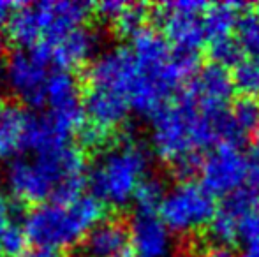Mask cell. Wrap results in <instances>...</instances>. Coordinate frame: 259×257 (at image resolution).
<instances>
[{"instance_id": "e0dca14e", "label": "cell", "mask_w": 259, "mask_h": 257, "mask_svg": "<svg viewBox=\"0 0 259 257\" xmlns=\"http://www.w3.org/2000/svg\"><path fill=\"white\" fill-rule=\"evenodd\" d=\"M6 30L7 37L18 46V49H30L42 39L32 4H18L7 20Z\"/></svg>"}, {"instance_id": "8d00e7d4", "label": "cell", "mask_w": 259, "mask_h": 257, "mask_svg": "<svg viewBox=\"0 0 259 257\" xmlns=\"http://www.w3.org/2000/svg\"><path fill=\"white\" fill-rule=\"evenodd\" d=\"M4 108V104H2V97H0V110Z\"/></svg>"}, {"instance_id": "7a4b0ae2", "label": "cell", "mask_w": 259, "mask_h": 257, "mask_svg": "<svg viewBox=\"0 0 259 257\" xmlns=\"http://www.w3.org/2000/svg\"><path fill=\"white\" fill-rule=\"evenodd\" d=\"M6 183L11 194L25 204L71 202L81 197L85 190V157L71 143L20 155L7 166Z\"/></svg>"}, {"instance_id": "7c38bea8", "label": "cell", "mask_w": 259, "mask_h": 257, "mask_svg": "<svg viewBox=\"0 0 259 257\" xmlns=\"http://www.w3.org/2000/svg\"><path fill=\"white\" fill-rule=\"evenodd\" d=\"M235 92L231 72L217 64L198 69L189 79L184 95L189 97L203 113L219 115L229 110V100Z\"/></svg>"}, {"instance_id": "4316f807", "label": "cell", "mask_w": 259, "mask_h": 257, "mask_svg": "<svg viewBox=\"0 0 259 257\" xmlns=\"http://www.w3.org/2000/svg\"><path fill=\"white\" fill-rule=\"evenodd\" d=\"M127 2H122V0H104V2H99L96 6V13L99 18H103L108 23H113L116 20L122 9L125 7Z\"/></svg>"}, {"instance_id": "8fae6325", "label": "cell", "mask_w": 259, "mask_h": 257, "mask_svg": "<svg viewBox=\"0 0 259 257\" xmlns=\"http://www.w3.org/2000/svg\"><path fill=\"white\" fill-rule=\"evenodd\" d=\"M50 65L34 49H16L4 64V79L9 90L34 108L45 106Z\"/></svg>"}, {"instance_id": "d6a6232c", "label": "cell", "mask_w": 259, "mask_h": 257, "mask_svg": "<svg viewBox=\"0 0 259 257\" xmlns=\"http://www.w3.org/2000/svg\"><path fill=\"white\" fill-rule=\"evenodd\" d=\"M175 257H201V255H199L194 248H184V250H180Z\"/></svg>"}, {"instance_id": "4dcf8cb0", "label": "cell", "mask_w": 259, "mask_h": 257, "mask_svg": "<svg viewBox=\"0 0 259 257\" xmlns=\"http://www.w3.org/2000/svg\"><path fill=\"white\" fill-rule=\"evenodd\" d=\"M201 257H238L229 247H213L205 252Z\"/></svg>"}, {"instance_id": "836d02e7", "label": "cell", "mask_w": 259, "mask_h": 257, "mask_svg": "<svg viewBox=\"0 0 259 257\" xmlns=\"http://www.w3.org/2000/svg\"><path fill=\"white\" fill-rule=\"evenodd\" d=\"M252 150L256 153V159H259V127L256 129V132L252 134Z\"/></svg>"}, {"instance_id": "52a82bcc", "label": "cell", "mask_w": 259, "mask_h": 257, "mask_svg": "<svg viewBox=\"0 0 259 257\" xmlns=\"http://www.w3.org/2000/svg\"><path fill=\"white\" fill-rule=\"evenodd\" d=\"M206 7L208 4L199 0H178L157 7L155 16L160 30L173 48L199 53V48L206 42L203 23Z\"/></svg>"}, {"instance_id": "9c48e42d", "label": "cell", "mask_w": 259, "mask_h": 257, "mask_svg": "<svg viewBox=\"0 0 259 257\" xmlns=\"http://www.w3.org/2000/svg\"><path fill=\"white\" fill-rule=\"evenodd\" d=\"M45 106H48L46 117L53 122L58 130L71 137V134L79 132L85 125V110L79 83L69 71L50 72L46 81Z\"/></svg>"}, {"instance_id": "74e56055", "label": "cell", "mask_w": 259, "mask_h": 257, "mask_svg": "<svg viewBox=\"0 0 259 257\" xmlns=\"http://www.w3.org/2000/svg\"><path fill=\"white\" fill-rule=\"evenodd\" d=\"M0 192H2V187H0Z\"/></svg>"}, {"instance_id": "5b68a950", "label": "cell", "mask_w": 259, "mask_h": 257, "mask_svg": "<svg viewBox=\"0 0 259 257\" xmlns=\"http://www.w3.org/2000/svg\"><path fill=\"white\" fill-rule=\"evenodd\" d=\"M104 217V204L83 194L71 202H45L27 213L23 229L35 247L64 250L81 243Z\"/></svg>"}, {"instance_id": "44dd1931", "label": "cell", "mask_w": 259, "mask_h": 257, "mask_svg": "<svg viewBox=\"0 0 259 257\" xmlns=\"http://www.w3.org/2000/svg\"><path fill=\"white\" fill-rule=\"evenodd\" d=\"M164 195H166V187L162 180L157 176H147L134 195L136 210L141 213H157L162 204Z\"/></svg>"}, {"instance_id": "2e32d148", "label": "cell", "mask_w": 259, "mask_h": 257, "mask_svg": "<svg viewBox=\"0 0 259 257\" xmlns=\"http://www.w3.org/2000/svg\"><path fill=\"white\" fill-rule=\"evenodd\" d=\"M243 4L238 2H222L208 4L203 23H205L206 42H215L221 39L231 37L233 30H236L240 18H242Z\"/></svg>"}, {"instance_id": "ffe728a7", "label": "cell", "mask_w": 259, "mask_h": 257, "mask_svg": "<svg viewBox=\"0 0 259 257\" xmlns=\"http://www.w3.org/2000/svg\"><path fill=\"white\" fill-rule=\"evenodd\" d=\"M229 118L243 137L254 134L259 127V102L252 97H243L229 108Z\"/></svg>"}, {"instance_id": "603a6c76", "label": "cell", "mask_w": 259, "mask_h": 257, "mask_svg": "<svg viewBox=\"0 0 259 257\" xmlns=\"http://www.w3.org/2000/svg\"><path fill=\"white\" fill-rule=\"evenodd\" d=\"M145 20H147V6L140 2H127L111 25L118 34L133 37L141 28H145Z\"/></svg>"}, {"instance_id": "7402d4cb", "label": "cell", "mask_w": 259, "mask_h": 257, "mask_svg": "<svg viewBox=\"0 0 259 257\" xmlns=\"http://www.w3.org/2000/svg\"><path fill=\"white\" fill-rule=\"evenodd\" d=\"M236 41L243 53L259 57V11L242 14L236 25Z\"/></svg>"}, {"instance_id": "cb8c5ba5", "label": "cell", "mask_w": 259, "mask_h": 257, "mask_svg": "<svg viewBox=\"0 0 259 257\" xmlns=\"http://www.w3.org/2000/svg\"><path fill=\"white\" fill-rule=\"evenodd\" d=\"M233 83L235 88L243 92L247 97L259 93V57H249L235 67L233 72Z\"/></svg>"}, {"instance_id": "d6986e66", "label": "cell", "mask_w": 259, "mask_h": 257, "mask_svg": "<svg viewBox=\"0 0 259 257\" xmlns=\"http://www.w3.org/2000/svg\"><path fill=\"white\" fill-rule=\"evenodd\" d=\"M236 234L247 247H259V197L245 190H242Z\"/></svg>"}, {"instance_id": "9a60e30c", "label": "cell", "mask_w": 259, "mask_h": 257, "mask_svg": "<svg viewBox=\"0 0 259 257\" xmlns=\"http://www.w3.org/2000/svg\"><path fill=\"white\" fill-rule=\"evenodd\" d=\"M87 257H133L129 227L115 219H103L81 241Z\"/></svg>"}, {"instance_id": "f1b7e54d", "label": "cell", "mask_w": 259, "mask_h": 257, "mask_svg": "<svg viewBox=\"0 0 259 257\" xmlns=\"http://www.w3.org/2000/svg\"><path fill=\"white\" fill-rule=\"evenodd\" d=\"M11 215H13V213H11L9 201H7V197L4 195V192H0V234H2V231L6 229L11 222H13Z\"/></svg>"}, {"instance_id": "f546056e", "label": "cell", "mask_w": 259, "mask_h": 257, "mask_svg": "<svg viewBox=\"0 0 259 257\" xmlns=\"http://www.w3.org/2000/svg\"><path fill=\"white\" fill-rule=\"evenodd\" d=\"M20 257H64L60 250H53V248H42V247H34L25 254H21Z\"/></svg>"}, {"instance_id": "83f0119b", "label": "cell", "mask_w": 259, "mask_h": 257, "mask_svg": "<svg viewBox=\"0 0 259 257\" xmlns=\"http://www.w3.org/2000/svg\"><path fill=\"white\" fill-rule=\"evenodd\" d=\"M243 190H245V192H249V194H252V195H256V197H259V159L250 161Z\"/></svg>"}, {"instance_id": "6da1fadb", "label": "cell", "mask_w": 259, "mask_h": 257, "mask_svg": "<svg viewBox=\"0 0 259 257\" xmlns=\"http://www.w3.org/2000/svg\"><path fill=\"white\" fill-rule=\"evenodd\" d=\"M224 113L206 115L182 93L152 117V150L180 178H189L201 164V151L221 144L219 129Z\"/></svg>"}, {"instance_id": "5bb4252c", "label": "cell", "mask_w": 259, "mask_h": 257, "mask_svg": "<svg viewBox=\"0 0 259 257\" xmlns=\"http://www.w3.org/2000/svg\"><path fill=\"white\" fill-rule=\"evenodd\" d=\"M32 6L42 39L55 37L81 27L90 16V6L78 0H45Z\"/></svg>"}, {"instance_id": "d590c367", "label": "cell", "mask_w": 259, "mask_h": 257, "mask_svg": "<svg viewBox=\"0 0 259 257\" xmlns=\"http://www.w3.org/2000/svg\"><path fill=\"white\" fill-rule=\"evenodd\" d=\"M2 48H4V37H2V34H0V53H2Z\"/></svg>"}, {"instance_id": "ac0fdd59", "label": "cell", "mask_w": 259, "mask_h": 257, "mask_svg": "<svg viewBox=\"0 0 259 257\" xmlns=\"http://www.w3.org/2000/svg\"><path fill=\"white\" fill-rule=\"evenodd\" d=\"M28 113L18 106H4L0 110V157L21 150Z\"/></svg>"}, {"instance_id": "ba28073f", "label": "cell", "mask_w": 259, "mask_h": 257, "mask_svg": "<svg viewBox=\"0 0 259 257\" xmlns=\"http://www.w3.org/2000/svg\"><path fill=\"white\" fill-rule=\"evenodd\" d=\"M250 159L243 155L240 146L217 144L199 164L201 185L217 197H229L245 187Z\"/></svg>"}, {"instance_id": "8992f818", "label": "cell", "mask_w": 259, "mask_h": 257, "mask_svg": "<svg viewBox=\"0 0 259 257\" xmlns=\"http://www.w3.org/2000/svg\"><path fill=\"white\" fill-rule=\"evenodd\" d=\"M215 212L213 195L201 183L184 180L166 190L157 215L173 234H192L206 227Z\"/></svg>"}, {"instance_id": "484cf974", "label": "cell", "mask_w": 259, "mask_h": 257, "mask_svg": "<svg viewBox=\"0 0 259 257\" xmlns=\"http://www.w3.org/2000/svg\"><path fill=\"white\" fill-rule=\"evenodd\" d=\"M210 57L213 59V64L221 65V67H231V65H238L243 60V52L240 48L236 37H226L221 41L210 42Z\"/></svg>"}, {"instance_id": "d4e9b609", "label": "cell", "mask_w": 259, "mask_h": 257, "mask_svg": "<svg viewBox=\"0 0 259 257\" xmlns=\"http://www.w3.org/2000/svg\"><path fill=\"white\" fill-rule=\"evenodd\" d=\"M28 238L23 229V224L11 222L0 234V255L20 257L27 252Z\"/></svg>"}, {"instance_id": "3957f363", "label": "cell", "mask_w": 259, "mask_h": 257, "mask_svg": "<svg viewBox=\"0 0 259 257\" xmlns=\"http://www.w3.org/2000/svg\"><path fill=\"white\" fill-rule=\"evenodd\" d=\"M87 88L116 93L131 111L150 118L173 97L136 62L129 48H111L96 57L87 72Z\"/></svg>"}, {"instance_id": "1f68e13d", "label": "cell", "mask_w": 259, "mask_h": 257, "mask_svg": "<svg viewBox=\"0 0 259 257\" xmlns=\"http://www.w3.org/2000/svg\"><path fill=\"white\" fill-rule=\"evenodd\" d=\"M18 4L14 2H6V0H0V23L9 20V16L13 14V11L16 9Z\"/></svg>"}, {"instance_id": "e575fe53", "label": "cell", "mask_w": 259, "mask_h": 257, "mask_svg": "<svg viewBox=\"0 0 259 257\" xmlns=\"http://www.w3.org/2000/svg\"><path fill=\"white\" fill-rule=\"evenodd\" d=\"M242 257H259V247H247Z\"/></svg>"}, {"instance_id": "30bf717a", "label": "cell", "mask_w": 259, "mask_h": 257, "mask_svg": "<svg viewBox=\"0 0 259 257\" xmlns=\"http://www.w3.org/2000/svg\"><path fill=\"white\" fill-rule=\"evenodd\" d=\"M97 46L99 35L96 34V30L81 25L65 34L42 39L30 49H34L48 65H55L58 71L71 72L72 69L89 64L96 55Z\"/></svg>"}, {"instance_id": "4fadbf2b", "label": "cell", "mask_w": 259, "mask_h": 257, "mask_svg": "<svg viewBox=\"0 0 259 257\" xmlns=\"http://www.w3.org/2000/svg\"><path fill=\"white\" fill-rule=\"evenodd\" d=\"M133 257H169L173 254V233L157 213L136 212L129 226Z\"/></svg>"}, {"instance_id": "277c9868", "label": "cell", "mask_w": 259, "mask_h": 257, "mask_svg": "<svg viewBox=\"0 0 259 257\" xmlns=\"http://www.w3.org/2000/svg\"><path fill=\"white\" fill-rule=\"evenodd\" d=\"M150 164L147 148L133 137H123L104 148L90 168L87 183L103 204L123 208L134 201L138 187L150 176Z\"/></svg>"}]
</instances>
